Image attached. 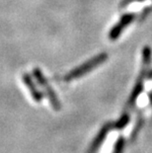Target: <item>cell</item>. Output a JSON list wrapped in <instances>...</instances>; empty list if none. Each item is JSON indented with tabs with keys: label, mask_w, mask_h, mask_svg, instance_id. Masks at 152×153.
Wrapping results in <instances>:
<instances>
[{
	"label": "cell",
	"mask_w": 152,
	"mask_h": 153,
	"mask_svg": "<svg viewBox=\"0 0 152 153\" xmlns=\"http://www.w3.org/2000/svg\"><path fill=\"white\" fill-rule=\"evenodd\" d=\"M135 17V15L133 13H128V14H125L121 18L117 24H116L113 29L111 30V32L109 33V39L112 41H115L119 37V35L122 33V31L125 30L128 26L130 24V23L133 21V19Z\"/></svg>",
	"instance_id": "cell-4"
},
{
	"label": "cell",
	"mask_w": 152,
	"mask_h": 153,
	"mask_svg": "<svg viewBox=\"0 0 152 153\" xmlns=\"http://www.w3.org/2000/svg\"><path fill=\"white\" fill-rule=\"evenodd\" d=\"M150 60H151V50L148 47H145L143 48V51H142V68L140 70L139 75H138L136 79V82H135L133 89H132V92L128 98L127 106H125V110L127 111L130 110L134 106L135 102H136V100L141 94L142 90H143L144 79L146 77L148 68L150 66Z\"/></svg>",
	"instance_id": "cell-1"
},
{
	"label": "cell",
	"mask_w": 152,
	"mask_h": 153,
	"mask_svg": "<svg viewBox=\"0 0 152 153\" xmlns=\"http://www.w3.org/2000/svg\"><path fill=\"white\" fill-rule=\"evenodd\" d=\"M128 122H129V115L128 112H125L122 114V116L121 117V119L116 123L115 128L118 129H122L124 128H125V126L128 125Z\"/></svg>",
	"instance_id": "cell-7"
},
{
	"label": "cell",
	"mask_w": 152,
	"mask_h": 153,
	"mask_svg": "<svg viewBox=\"0 0 152 153\" xmlns=\"http://www.w3.org/2000/svg\"><path fill=\"white\" fill-rule=\"evenodd\" d=\"M33 73H34V76L36 78V80L38 81L39 85L43 88V90L44 91V93H46V95L48 98V101H50V105L53 106V108L56 111H59L60 109L59 101V99H57V97L56 95V93H54V91L53 90V88L50 86V84H48V82L46 80V78L44 77L42 71L39 69V68H35Z\"/></svg>",
	"instance_id": "cell-3"
},
{
	"label": "cell",
	"mask_w": 152,
	"mask_h": 153,
	"mask_svg": "<svg viewBox=\"0 0 152 153\" xmlns=\"http://www.w3.org/2000/svg\"><path fill=\"white\" fill-rule=\"evenodd\" d=\"M142 123H143L142 119L141 118L138 119L136 125H135V126H134V128L132 129V133H131V139H132V140H133V138L136 137V135L138 134V132H139L141 126H142Z\"/></svg>",
	"instance_id": "cell-9"
},
{
	"label": "cell",
	"mask_w": 152,
	"mask_h": 153,
	"mask_svg": "<svg viewBox=\"0 0 152 153\" xmlns=\"http://www.w3.org/2000/svg\"><path fill=\"white\" fill-rule=\"evenodd\" d=\"M108 58L107 53H100L97 56L91 58L90 60H88L87 62H84L80 66L74 68L73 70H71L70 72H68L64 76V80L65 81H72L77 78L82 77L85 74L89 73L90 71H92L93 69H95L97 66L101 65L103 62H105Z\"/></svg>",
	"instance_id": "cell-2"
},
{
	"label": "cell",
	"mask_w": 152,
	"mask_h": 153,
	"mask_svg": "<svg viewBox=\"0 0 152 153\" xmlns=\"http://www.w3.org/2000/svg\"><path fill=\"white\" fill-rule=\"evenodd\" d=\"M124 148H125V139L124 137H119L118 139V141L116 142L114 152L113 153H122L124 152Z\"/></svg>",
	"instance_id": "cell-8"
},
{
	"label": "cell",
	"mask_w": 152,
	"mask_h": 153,
	"mask_svg": "<svg viewBox=\"0 0 152 153\" xmlns=\"http://www.w3.org/2000/svg\"><path fill=\"white\" fill-rule=\"evenodd\" d=\"M23 81L25 82V85L27 86L29 91H30L33 99L36 101V102H41L42 99H43V95H42V93L38 90V88L36 87V84L34 83V81L32 80L31 76L28 75V74H24Z\"/></svg>",
	"instance_id": "cell-6"
},
{
	"label": "cell",
	"mask_w": 152,
	"mask_h": 153,
	"mask_svg": "<svg viewBox=\"0 0 152 153\" xmlns=\"http://www.w3.org/2000/svg\"><path fill=\"white\" fill-rule=\"evenodd\" d=\"M110 129H111V125H106L102 128L101 131H99V133L97 134L96 138L94 139V141L92 142L91 146L89 148L88 153H96L99 150L100 146L103 144V142L105 141V139L108 135V133L110 132Z\"/></svg>",
	"instance_id": "cell-5"
}]
</instances>
